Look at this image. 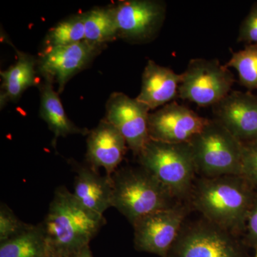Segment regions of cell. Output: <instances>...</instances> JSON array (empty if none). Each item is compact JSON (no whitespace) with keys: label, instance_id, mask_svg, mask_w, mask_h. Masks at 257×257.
Here are the masks:
<instances>
[{"label":"cell","instance_id":"cell-18","mask_svg":"<svg viewBox=\"0 0 257 257\" xmlns=\"http://www.w3.org/2000/svg\"><path fill=\"white\" fill-rule=\"evenodd\" d=\"M18 60L7 70L1 72V106L8 101L18 100L24 92L38 86L36 79L37 60L33 56L17 51Z\"/></svg>","mask_w":257,"mask_h":257},{"label":"cell","instance_id":"cell-8","mask_svg":"<svg viewBox=\"0 0 257 257\" xmlns=\"http://www.w3.org/2000/svg\"><path fill=\"white\" fill-rule=\"evenodd\" d=\"M118 37L133 43L152 41L163 26L167 6L158 0H126L114 5Z\"/></svg>","mask_w":257,"mask_h":257},{"label":"cell","instance_id":"cell-2","mask_svg":"<svg viewBox=\"0 0 257 257\" xmlns=\"http://www.w3.org/2000/svg\"><path fill=\"white\" fill-rule=\"evenodd\" d=\"M105 224L104 216L88 210L62 186L56 189L42 222L47 243L62 257H71L89 245Z\"/></svg>","mask_w":257,"mask_h":257},{"label":"cell","instance_id":"cell-23","mask_svg":"<svg viewBox=\"0 0 257 257\" xmlns=\"http://www.w3.org/2000/svg\"><path fill=\"white\" fill-rule=\"evenodd\" d=\"M32 224L20 220L13 211L5 204L0 207V242L23 234Z\"/></svg>","mask_w":257,"mask_h":257},{"label":"cell","instance_id":"cell-13","mask_svg":"<svg viewBox=\"0 0 257 257\" xmlns=\"http://www.w3.org/2000/svg\"><path fill=\"white\" fill-rule=\"evenodd\" d=\"M214 119L242 144L257 142V95L231 91L212 106Z\"/></svg>","mask_w":257,"mask_h":257},{"label":"cell","instance_id":"cell-26","mask_svg":"<svg viewBox=\"0 0 257 257\" xmlns=\"http://www.w3.org/2000/svg\"><path fill=\"white\" fill-rule=\"evenodd\" d=\"M246 241L249 246L257 248V192L246 221Z\"/></svg>","mask_w":257,"mask_h":257},{"label":"cell","instance_id":"cell-11","mask_svg":"<svg viewBox=\"0 0 257 257\" xmlns=\"http://www.w3.org/2000/svg\"><path fill=\"white\" fill-rule=\"evenodd\" d=\"M150 109L135 98L122 92L111 94L106 103V121L124 137L134 155L139 156L147 143Z\"/></svg>","mask_w":257,"mask_h":257},{"label":"cell","instance_id":"cell-9","mask_svg":"<svg viewBox=\"0 0 257 257\" xmlns=\"http://www.w3.org/2000/svg\"><path fill=\"white\" fill-rule=\"evenodd\" d=\"M232 235L209 221L193 225L181 230L168 257H243Z\"/></svg>","mask_w":257,"mask_h":257},{"label":"cell","instance_id":"cell-16","mask_svg":"<svg viewBox=\"0 0 257 257\" xmlns=\"http://www.w3.org/2000/svg\"><path fill=\"white\" fill-rule=\"evenodd\" d=\"M76 171L74 196L88 210L97 215L112 207V176H101L92 167L79 165L74 162Z\"/></svg>","mask_w":257,"mask_h":257},{"label":"cell","instance_id":"cell-17","mask_svg":"<svg viewBox=\"0 0 257 257\" xmlns=\"http://www.w3.org/2000/svg\"><path fill=\"white\" fill-rule=\"evenodd\" d=\"M38 87L40 92V116L53 133L54 147H56L58 138L72 135H88L89 130L79 127L69 119L61 102L60 94L54 89L52 82L44 80L38 84Z\"/></svg>","mask_w":257,"mask_h":257},{"label":"cell","instance_id":"cell-25","mask_svg":"<svg viewBox=\"0 0 257 257\" xmlns=\"http://www.w3.org/2000/svg\"><path fill=\"white\" fill-rule=\"evenodd\" d=\"M237 42L246 45L257 44V2L253 3L239 30Z\"/></svg>","mask_w":257,"mask_h":257},{"label":"cell","instance_id":"cell-14","mask_svg":"<svg viewBox=\"0 0 257 257\" xmlns=\"http://www.w3.org/2000/svg\"><path fill=\"white\" fill-rule=\"evenodd\" d=\"M86 160L96 171L102 167L111 177L126 154V140L121 134L105 119L88 133Z\"/></svg>","mask_w":257,"mask_h":257},{"label":"cell","instance_id":"cell-3","mask_svg":"<svg viewBox=\"0 0 257 257\" xmlns=\"http://www.w3.org/2000/svg\"><path fill=\"white\" fill-rule=\"evenodd\" d=\"M112 179V207L132 224L151 213L172 206V196L143 167L116 171Z\"/></svg>","mask_w":257,"mask_h":257},{"label":"cell","instance_id":"cell-6","mask_svg":"<svg viewBox=\"0 0 257 257\" xmlns=\"http://www.w3.org/2000/svg\"><path fill=\"white\" fill-rule=\"evenodd\" d=\"M234 82L232 72L216 59H192L182 74L179 97L200 106H213L231 92Z\"/></svg>","mask_w":257,"mask_h":257},{"label":"cell","instance_id":"cell-7","mask_svg":"<svg viewBox=\"0 0 257 257\" xmlns=\"http://www.w3.org/2000/svg\"><path fill=\"white\" fill-rule=\"evenodd\" d=\"M186 215L187 209L183 206L172 205L139 219L133 224L135 248L160 257H168L182 230Z\"/></svg>","mask_w":257,"mask_h":257},{"label":"cell","instance_id":"cell-24","mask_svg":"<svg viewBox=\"0 0 257 257\" xmlns=\"http://www.w3.org/2000/svg\"><path fill=\"white\" fill-rule=\"evenodd\" d=\"M240 176L257 187V142L243 144Z\"/></svg>","mask_w":257,"mask_h":257},{"label":"cell","instance_id":"cell-20","mask_svg":"<svg viewBox=\"0 0 257 257\" xmlns=\"http://www.w3.org/2000/svg\"><path fill=\"white\" fill-rule=\"evenodd\" d=\"M47 241L42 223L0 242V257H45Z\"/></svg>","mask_w":257,"mask_h":257},{"label":"cell","instance_id":"cell-22","mask_svg":"<svg viewBox=\"0 0 257 257\" xmlns=\"http://www.w3.org/2000/svg\"><path fill=\"white\" fill-rule=\"evenodd\" d=\"M225 66L237 72L240 84L249 92L257 89V44L246 45L243 50L233 52Z\"/></svg>","mask_w":257,"mask_h":257},{"label":"cell","instance_id":"cell-19","mask_svg":"<svg viewBox=\"0 0 257 257\" xmlns=\"http://www.w3.org/2000/svg\"><path fill=\"white\" fill-rule=\"evenodd\" d=\"M84 41L106 48L109 42L119 39L117 26L112 6L97 7L84 13Z\"/></svg>","mask_w":257,"mask_h":257},{"label":"cell","instance_id":"cell-28","mask_svg":"<svg viewBox=\"0 0 257 257\" xmlns=\"http://www.w3.org/2000/svg\"><path fill=\"white\" fill-rule=\"evenodd\" d=\"M45 257H62L60 253L57 252L55 249H54L52 246L47 243V252L46 256Z\"/></svg>","mask_w":257,"mask_h":257},{"label":"cell","instance_id":"cell-12","mask_svg":"<svg viewBox=\"0 0 257 257\" xmlns=\"http://www.w3.org/2000/svg\"><path fill=\"white\" fill-rule=\"evenodd\" d=\"M203 117L187 106L173 101L149 115L150 140L166 143H189L207 124Z\"/></svg>","mask_w":257,"mask_h":257},{"label":"cell","instance_id":"cell-21","mask_svg":"<svg viewBox=\"0 0 257 257\" xmlns=\"http://www.w3.org/2000/svg\"><path fill=\"white\" fill-rule=\"evenodd\" d=\"M84 13L69 17L51 28L45 37L46 47L67 46L84 41Z\"/></svg>","mask_w":257,"mask_h":257},{"label":"cell","instance_id":"cell-27","mask_svg":"<svg viewBox=\"0 0 257 257\" xmlns=\"http://www.w3.org/2000/svg\"><path fill=\"white\" fill-rule=\"evenodd\" d=\"M71 257H94L93 256V254L92 253V251H91L90 247H89V245L88 246H86L85 247L82 248V249L79 250V251H77V253H74V255H72Z\"/></svg>","mask_w":257,"mask_h":257},{"label":"cell","instance_id":"cell-1","mask_svg":"<svg viewBox=\"0 0 257 257\" xmlns=\"http://www.w3.org/2000/svg\"><path fill=\"white\" fill-rule=\"evenodd\" d=\"M254 189L240 175L202 177L193 189V205L209 222L236 234L246 228Z\"/></svg>","mask_w":257,"mask_h":257},{"label":"cell","instance_id":"cell-5","mask_svg":"<svg viewBox=\"0 0 257 257\" xmlns=\"http://www.w3.org/2000/svg\"><path fill=\"white\" fill-rule=\"evenodd\" d=\"M188 143L203 177L241 175L243 144L216 119H209Z\"/></svg>","mask_w":257,"mask_h":257},{"label":"cell","instance_id":"cell-10","mask_svg":"<svg viewBox=\"0 0 257 257\" xmlns=\"http://www.w3.org/2000/svg\"><path fill=\"white\" fill-rule=\"evenodd\" d=\"M104 49L84 40L67 46L45 47L37 59V70L44 80L57 84L61 94L69 79L87 67Z\"/></svg>","mask_w":257,"mask_h":257},{"label":"cell","instance_id":"cell-4","mask_svg":"<svg viewBox=\"0 0 257 257\" xmlns=\"http://www.w3.org/2000/svg\"><path fill=\"white\" fill-rule=\"evenodd\" d=\"M138 157L142 167L155 177L172 197H184L192 190L197 169L188 143L150 140Z\"/></svg>","mask_w":257,"mask_h":257},{"label":"cell","instance_id":"cell-15","mask_svg":"<svg viewBox=\"0 0 257 257\" xmlns=\"http://www.w3.org/2000/svg\"><path fill=\"white\" fill-rule=\"evenodd\" d=\"M181 82L182 74L175 73L169 67L148 60L142 76L141 89L136 99L150 111L154 110L172 102L179 96Z\"/></svg>","mask_w":257,"mask_h":257},{"label":"cell","instance_id":"cell-29","mask_svg":"<svg viewBox=\"0 0 257 257\" xmlns=\"http://www.w3.org/2000/svg\"><path fill=\"white\" fill-rule=\"evenodd\" d=\"M254 257H257V248H256V255H255V256Z\"/></svg>","mask_w":257,"mask_h":257}]
</instances>
